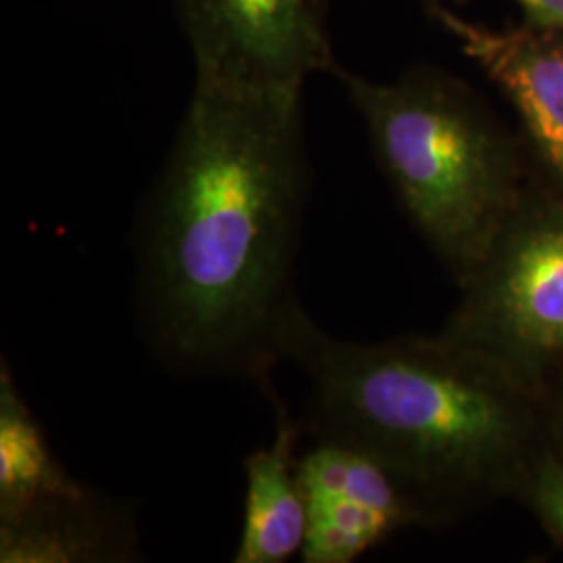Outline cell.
<instances>
[{
	"label": "cell",
	"instance_id": "1",
	"mask_svg": "<svg viewBox=\"0 0 563 563\" xmlns=\"http://www.w3.org/2000/svg\"><path fill=\"white\" fill-rule=\"evenodd\" d=\"M301 95L195 80L136 236L142 332L176 374L263 384L282 363L311 178Z\"/></svg>",
	"mask_w": 563,
	"mask_h": 563
},
{
	"label": "cell",
	"instance_id": "2",
	"mask_svg": "<svg viewBox=\"0 0 563 563\" xmlns=\"http://www.w3.org/2000/svg\"><path fill=\"white\" fill-rule=\"evenodd\" d=\"M278 351L307 383L305 428L374 455L432 507L501 488L526 463L528 380L483 349L446 334L344 341L299 305Z\"/></svg>",
	"mask_w": 563,
	"mask_h": 563
},
{
	"label": "cell",
	"instance_id": "3",
	"mask_svg": "<svg viewBox=\"0 0 563 563\" xmlns=\"http://www.w3.org/2000/svg\"><path fill=\"white\" fill-rule=\"evenodd\" d=\"M407 218L463 286L526 195L514 141L483 99L434 65L395 81L336 67Z\"/></svg>",
	"mask_w": 563,
	"mask_h": 563
},
{
	"label": "cell",
	"instance_id": "4",
	"mask_svg": "<svg viewBox=\"0 0 563 563\" xmlns=\"http://www.w3.org/2000/svg\"><path fill=\"white\" fill-rule=\"evenodd\" d=\"M443 334L483 349L528 380L563 357V195L523 199Z\"/></svg>",
	"mask_w": 563,
	"mask_h": 563
},
{
	"label": "cell",
	"instance_id": "5",
	"mask_svg": "<svg viewBox=\"0 0 563 563\" xmlns=\"http://www.w3.org/2000/svg\"><path fill=\"white\" fill-rule=\"evenodd\" d=\"M195 80L263 92H302L339 63L325 0H176Z\"/></svg>",
	"mask_w": 563,
	"mask_h": 563
},
{
	"label": "cell",
	"instance_id": "6",
	"mask_svg": "<svg viewBox=\"0 0 563 563\" xmlns=\"http://www.w3.org/2000/svg\"><path fill=\"white\" fill-rule=\"evenodd\" d=\"M305 563H351L434 507L388 465L353 444L316 439L299 457Z\"/></svg>",
	"mask_w": 563,
	"mask_h": 563
},
{
	"label": "cell",
	"instance_id": "7",
	"mask_svg": "<svg viewBox=\"0 0 563 563\" xmlns=\"http://www.w3.org/2000/svg\"><path fill=\"white\" fill-rule=\"evenodd\" d=\"M432 20L460 42L499 86L522 121L526 136L563 195V30L522 23L493 30L465 20L439 2L428 11Z\"/></svg>",
	"mask_w": 563,
	"mask_h": 563
},
{
	"label": "cell",
	"instance_id": "8",
	"mask_svg": "<svg viewBox=\"0 0 563 563\" xmlns=\"http://www.w3.org/2000/svg\"><path fill=\"white\" fill-rule=\"evenodd\" d=\"M141 560L130 507L81 484L0 520L2 563H123Z\"/></svg>",
	"mask_w": 563,
	"mask_h": 563
},
{
	"label": "cell",
	"instance_id": "9",
	"mask_svg": "<svg viewBox=\"0 0 563 563\" xmlns=\"http://www.w3.org/2000/svg\"><path fill=\"white\" fill-rule=\"evenodd\" d=\"M276 409V430L267 446L244 460V514L234 563H282L301 555L305 501L297 444L305 423L295 420L272 380L262 384Z\"/></svg>",
	"mask_w": 563,
	"mask_h": 563
},
{
	"label": "cell",
	"instance_id": "10",
	"mask_svg": "<svg viewBox=\"0 0 563 563\" xmlns=\"http://www.w3.org/2000/svg\"><path fill=\"white\" fill-rule=\"evenodd\" d=\"M53 453L42 426L21 397L13 374L0 372V520L80 488Z\"/></svg>",
	"mask_w": 563,
	"mask_h": 563
},
{
	"label": "cell",
	"instance_id": "11",
	"mask_svg": "<svg viewBox=\"0 0 563 563\" xmlns=\"http://www.w3.org/2000/svg\"><path fill=\"white\" fill-rule=\"evenodd\" d=\"M528 501L547 530L563 541V462L541 460L526 478Z\"/></svg>",
	"mask_w": 563,
	"mask_h": 563
},
{
	"label": "cell",
	"instance_id": "12",
	"mask_svg": "<svg viewBox=\"0 0 563 563\" xmlns=\"http://www.w3.org/2000/svg\"><path fill=\"white\" fill-rule=\"evenodd\" d=\"M467 2V0H455ZM523 13V23L541 27H562L563 0H514Z\"/></svg>",
	"mask_w": 563,
	"mask_h": 563
},
{
	"label": "cell",
	"instance_id": "13",
	"mask_svg": "<svg viewBox=\"0 0 563 563\" xmlns=\"http://www.w3.org/2000/svg\"><path fill=\"white\" fill-rule=\"evenodd\" d=\"M423 7H426V11H430L432 7H437L439 2H443V0H422Z\"/></svg>",
	"mask_w": 563,
	"mask_h": 563
}]
</instances>
